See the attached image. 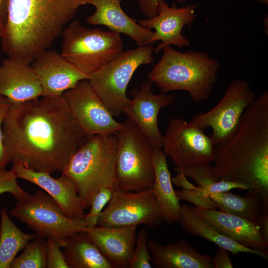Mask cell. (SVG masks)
I'll list each match as a JSON object with an SVG mask.
<instances>
[{
  "instance_id": "6da1fadb",
  "label": "cell",
  "mask_w": 268,
  "mask_h": 268,
  "mask_svg": "<svg viewBox=\"0 0 268 268\" xmlns=\"http://www.w3.org/2000/svg\"><path fill=\"white\" fill-rule=\"evenodd\" d=\"M2 133L9 162L50 174L62 172L90 136L73 119L63 96L12 104Z\"/></svg>"
},
{
  "instance_id": "7a4b0ae2",
  "label": "cell",
  "mask_w": 268,
  "mask_h": 268,
  "mask_svg": "<svg viewBox=\"0 0 268 268\" xmlns=\"http://www.w3.org/2000/svg\"><path fill=\"white\" fill-rule=\"evenodd\" d=\"M215 149L214 167L219 179L245 185L268 209L267 89L246 109L233 136Z\"/></svg>"
},
{
  "instance_id": "3957f363",
  "label": "cell",
  "mask_w": 268,
  "mask_h": 268,
  "mask_svg": "<svg viewBox=\"0 0 268 268\" xmlns=\"http://www.w3.org/2000/svg\"><path fill=\"white\" fill-rule=\"evenodd\" d=\"M88 0H8L0 38L8 58L31 64L51 46L78 8Z\"/></svg>"
},
{
  "instance_id": "277c9868",
  "label": "cell",
  "mask_w": 268,
  "mask_h": 268,
  "mask_svg": "<svg viewBox=\"0 0 268 268\" xmlns=\"http://www.w3.org/2000/svg\"><path fill=\"white\" fill-rule=\"evenodd\" d=\"M162 50L160 61L147 74L148 80L155 83L161 93L185 91L196 102L207 100L217 80L218 61L204 52L182 53L170 46Z\"/></svg>"
},
{
  "instance_id": "5b68a950",
  "label": "cell",
  "mask_w": 268,
  "mask_h": 268,
  "mask_svg": "<svg viewBox=\"0 0 268 268\" xmlns=\"http://www.w3.org/2000/svg\"><path fill=\"white\" fill-rule=\"evenodd\" d=\"M117 137L115 134L90 135L61 172L74 183L85 208L101 189H115Z\"/></svg>"
},
{
  "instance_id": "8992f818",
  "label": "cell",
  "mask_w": 268,
  "mask_h": 268,
  "mask_svg": "<svg viewBox=\"0 0 268 268\" xmlns=\"http://www.w3.org/2000/svg\"><path fill=\"white\" fill-rule=\"evenodd\" d=\"M117 137L115 190L140 192L152 189L155 173L153 147L129 118L115 133Z\"/></svg>"
},
{
  "instance_id": "52a82bcc",
  "label": "cell",
  "mask_w": 268,
  "mask_h": 268,
  "mask_svg": "<svg viewBox=\"0 0 268 268\" xmlns=\"http://www.w3.org/2000/svg\"><path fill=\"white\" fill-rule=\"evenodd\" d=\"M154 52L152 45L123 51L89 75L91 87L114 117L123 114L130 102L128 84L139 67L153 64Z\"/></svg>"
},
{
  "instance_id": "ba28073f",
  "label": "cell",
  "mask_w": 268,
  "mask_h": 268,
  "mask_svg": "<svg viewBox=\"0 0 268 268\" xmlns=\"http://www.w3.org/2000/svg\"><path fill=\"white\" fill-rule=\"evenodd\" d=\"M61 55L89 75L123 51L121 35L89 28L75 20L62 33Z\"/></svg>"
},
{
  "instance_id": "9c48e42d",
  "label": "cell",
  "mask_w": 268,
  "mask_h": 268,
  "mask_svg": "<svg viewBox=\"0 0 268 268\" xmlns=\"http://www.w3.org/2000/svg\"><path fill=\"white\" fill-rule=\"evenodd\" d=\"M9 213L33 230L36 236L51 239L61 248L65 246L68 236L87 230L84 217H67L56 202L42 190L33 195L27 193L17 200Z\"/></svg>"
},
{
  "instance_id": "30bf717a",
  "label": "cell",
  "mask_w": 268,
  "mask_h": 268,
  "mask_svg": "<svg viewBox=\"0 0 268 268\" xmlns=\"http://www.w3.org/2000/svg\"><path fill=\"white\" fill-rule=\"evenodd\" d=\"M248 82L233 80L227 85L220 101L206 112H200L190 124L204 131L212 130L211 139L215 148L227 142L235 134L246 109L256 98Z\"/></svg>"
},
{
  "instance_id": "8fae6325",
  "label": "cell",
  "mask_w": 268,
  "mask_h": 268,
  "mask_svg": "<svg viewBox=\"0 0 268 268\" xmlns=\"http://www.w3.org/2000/svg\"><path fill=\"white\" fill-rule=\"evenodd\" d=\"M163 221L152 189L140 192L115 190L100 214L97 226L121 227L143 224L153 229Z\"/></svg>"
},
{
  "instance_id": "7c38bea8",
  "label": "cell",
  "mask_w": 268,
  "mask_h": 268,
  "mask_svg": "<svg viewBox=\"0 0 268 268\" xmlns=\"http://www.w3.org/2000/svg\"><path fill=\"white\" fill-rule=\"evenodd\" d=\"M163 135L162 151L178 168L213 162L216 149L210 137L184 119H171Z\"/></svg>"
},
{
  "instance_id": "4fadbf2b",
  "label": "cell",
  "mask_w": 268,
  "mask_h": 268,
  "mask_svg": "<svg viewBox=\"0 0 268 268\" xmlns=\"http://www.w3.org/2000/svg\"><path fill=\"white\" fill-rule=\"evenodd\" d=\"M75 122L88 135L115 134L123 127L91 87L88 79L79 81L63 95Z\"/></svg>"
},
{
  "instance_id": "5bb4252c",
  "label": "cell",
  "mask_w": 268,
  "mask_h": 268,
  "mask_svg": "<svg viewBox=\"0 0 268 268\" xmlns=\"http://www.w3.org/2000/svg\"><path fill=\"white\" fill-rule=\"evenodd\" d=\"M153 84L148 80L140 89H132L130 92L132 99L123 113L139 128L153 148L162 149L163 135L158 127L159 113L161 109L174 103L175 96L169 93L154 94Z\"/></svg>"
},
{
  "instance_id": "9a60e30c",
  "label": "cell",
  "mask_w": 268,
  "mask_h": 268,
  "mask_svg": "<svg viewBox=\"0 0 268 268\" xmlns=\"http://www.w3.org/2000/svg\"><path fill=\"white\" fill-rule=\"evenodd\" d=\"M197 7L196 4H189L178 8L175 3L170 6L165 0H159V10L156 16L144 20H137L136 22L145 29L155 30L152 43L161 41L154 48L155 53L171 45L179 48L188 47L190 42L182 34V30L186 25L191 28L197 16Z\"/></svg>"
},
{
  "instance_id": "2e32d148",
  "label": "cell",
  "mask_w": 268,
  "mask_h": 268,
  "mask_svg": "<svg viewBox=\"0 0 268 268\" xmlns=\"http://www.w3.org/2000/svg\"><path fill=\"white\" fill-rule=\"evenodd\" d=\"M31 64L42 87V97L62 96L79 81L89 78V75L53 50H46Z\"/></svg>"
},
{
  "instance_id": "e0dca14e",
  "label": "cell",
  "mask_w": 268,
  "mask_h": 268,
  "mask_svg": "<svg viewBox=\"0 0 268 268\" xmlns=\"http://www.w3.org/2000/svg\"><path fill=\"white\" fill-rule=\"evenodd\" d=\"M11 169L16 178L28 181L41 188L59 205L64 214L72 219H80L85 215L86 209L71 179L62 174L58 178L50 174L37 171L20 163L13 164Z\"/></svg>"
},
{
  "instance_id": "ac0fdd59",
  "label": "cell",
  "mask_w": 268,
  "mask_h": 268,
  "mask_svg": "<svg viewBox=\"0 0 268 268\" xmlns=\"http://www.w3.org/2000/svg\"><path fill=\"white\" fill-rule=\"evenodd\" d=\"M123 0H88L95 11L86 20L93 25H103L109 31L123 34L131 38L138 46L152 45L154 32L140 26L123 10Z\"/></svg>"
},
{
  "instance_id": "d6986e66",
  "label": "cell",
  "mask_w": 268,
  "mask_h": 268,
  "mask_svg": "<svg viewBox=\"0 0 268 268\" xmlns=\"http://www.w3.org/2000/svg\"><path fill=\"white\" fill-rule=\"evenodd\" d=\"M136 227L96 226L86 232L112 268H129L136 243Z\"/></svg>"
},
{
  "instance_id": "ffe728a7",
  "label": "cell",
  "mask_w": 268,
  "mask_h": 268,
  "mask_svg": "<svg viewBox=\"0 0 268 268\" xmlns=\"http://www.w3.org/2000/svg\"><path fill=\"white\" fill-rule=\"evenodd\" d=\"M0 95L12 104L42 97L40 81L32 66L7 58L0 65Z\"/></svg>"
},
{
  "instance_id": "44dd1931",
  "label": "cell",
  "mask_w": 268,
  "mask_h": 268,
  "mask_svg": "<svg viewBox=\"0 0 268 268\" xmlns=\"http://www.w3.org/2000/svg\"><path fill=\"white\" fill-rule=\"evenodd\" d=\"M152 267L154 268H213L212 257L199 252L185 239L161 245L157 240L147 241Z\"/></svg>"
},
{
  "instance_id": "7402d4cb",
  "label": "cell",
  "mask_w": 268,
  "mask_h": 268,
  "mask_svg": "<svg viewBox=\"0 0 268 268\" xmlns=\"http://www.w3.org/2000/svg\"><path fill=\"white\" fill-rule=\"evenodd\" d=\"M197 208L203 220L219 233L246 247L268 251V248L261 238L258 223L220 210Z\"/></svg>"
},
{
  "instance_id": "603a6c76",
  "label": "cell",
  "mask_w": 268,
  "mask_h": 268,
  "mask_svg": "<svg viewBox=\"0 0 268 268\" xmlns=\"http://www.w3.org/2000/svg\"><path fill=\"white\" fill-rule=\"evenodd\" d=\"M178 222L183 230L188 234L199 236L213 242L234 255L240 253H250L268 261V251H261L246 247L219 233L203 220L196 207L180 204Z\"/></svg>"
},
{
  "instance_id": "cb8c5ba5",
  "label": "cell",
  "mask_w": 268,
  "mask_h": 268,
  "mask_svg": "<svg viewBox=\"0 0 268 268\" xmlns=\"http://www.w3.org/2000/svg\"><path fill=\"white\" fill-rule=\"evenodd\" d=\"M167 156L162 149L153 148L155 177L152 190L156 199L163 221L168 224L178 222L180 204L173 189Z\"/></svg>"
},
{
  "instance_id": "d4e9b609",
  "label": "cell",
  "mask_w": 268,
  "mask_h": 268,
  "mask_svg": "<svg viewBox=\"0 0 268 268\" xmlns=\"http://www.w3.org/2000/svg\"><path fill=\"white\" fill-rule=\"evenodd\" d=\"M86 232L66 239L63 252L68 268H112Z\"/></svg>"
},
{
  "instance_id": "484cf974",
  "label": "cell",
  "mask_w": 268,
  "mask_h": 268,
  "mask_svg": "<svg viewBox=\"0 0 268 268\" xmlns=\"http://www.w3.org/2000/svg\"><path fill=\"white\" fill-rule=\"evenodd\" d=\"M249 190L245 197L227 192L210 193L208 197L219 210L258 223L263 211V202L255 191Z\"/></svg>"
},
{
  "instance_id": "4316f807",
  "label": "cell",
  "mask_w": 268,
  "mask_h": 268,
  "mask_svg": "<svg viewBox=\"0 0 268 268\" xmlns=\"http://www.w3.org/2000/svg\"><path fill=\"white\" fill-rule=\"evenodd\" d=\"M22 231L9 218L7 209L0 211V268H10L17 253L36 236Z\"/></svg>"
},
{
  "instance_id": "83f0119b",
  "label": "cell",
  "mask_w": 268,
  "mask_h": 268,
  "mask_svg": "<svg viewBox=\"0 0 268 268\" xmlns=\"http://www.w3.org/2000/svg\"><path fill=\"white\" fill-rule=\"evenodd\" d=\"M177 169L181 170L186 177L194 180L198 184L197 189L207 197H209L210 193L228 192L233 189L249 190L244 184L220 180L215 167L210 163H200L184 169L177 168Z\"/></svg>"
},
{
  "instance_id": "f1b7e54d",
  "label": "cell",
  "mask_w": 268,
  "mask_h": 268,
  "mask_svg": "<svg viewBox=\"0 0 268 268\" xmlns=\"http://www.w3.org/2000/svg\"><path fill=\"white\" fill-rule=\"evenodd\" d=\"M46 241L36 236L16 257L10 268H47Z\"/></svg>"
},
{
  "instance_id": "f546056e",
  "label": "cell",
  "mask_w": 268,
  "mask_h": 268,
  "mask_svg": "<svg viewBox=\"0 0 268 268\" xmlns=\"http://www.w3.org/2000/svg\"><path fill=\"white\" fill-rule=\"evenodd\" d=\"M115 190L112 188H104L95 195L90 205L89 212L84 216L87 229L97 226L99 216L111 199Z\"/></svg>"
},
{
  "instance_id": "4dcf8cb0",
  "label": "cell",
  "mask_w": 268,
  "mask_h": 268,
  "mask_svg": "<svg viewBox=\"0 0 268 268\" xmlns=\"http://www.w3.org/2000/svg\"><path fill=\"white\" fill-rule=\"evenodd\" d=\"M151 257L147 241V231L141 227L136 236V243L129 268H151Z\"/></svg>"
},
{
  "instance_id": "1f68e13d",
  "label": "cell",
  "mask_w": 268,
  "mask_h": 268,
  "mask_svg": "<svg viewBox=\"0 0 268 268\" xmlns=\"http://www.w3.org/2000/svg\"><path fill=\"white\" fill-rule=\"evenodd\" d=\"M17 178L12 169L0 170V195L10 193L16 200L23 197L27 192L19 185Z\"/></svg>"
},
{
  "instance_id": "d6a6232c",
  "label": "cell",
  "mask_w": 268,
  "mask_h": 268,
  "mask_svg": "<svg viewBox=\"0 0 268 268\" xmlns=\"http://www.w3.org/2000/svg\"><path fill=\"white\" fill-rule=\"evenodd\" d=\"M61 247L54 240L46 241L47 268H68Z\"/></svg>"
},
{
  "instance_id": "836d02e7",
  "label": "cell",
  "mask_w": 268,
  "mask_h": 268,
  "mask_svg": "<svg viewBox=\"0 0 268 268\" xmlns=\"http://www.w3.org/2000/svg\"><path fill=\"white\" fill-rule=\"evenodd\" d=\"M12 105L7 98L0 95V170L5 168L9 162L3 146L2 126Z\"/></svg>"
},
{
  "instance_id": "e575fe53",
  "label": "cell",
  "mask_w": 268,
  "mask_h": 268,
  "mask_svg": "<svg viewBox=\"0 0 268 268\" xmlns=\"http://www.w3.org/2000/svg\"><path fill=\"white\" fill-rule=\"evenodd\" d=\"M211 263L213 268H232L229 251L225 249L218 247L215 252L213 257H212Z\"/></svg>"
},
{
  "instance_id": "d590c367",
  "label": "cell",
  "mask_w": 268,
  "mask_h": 268,
  "mask_svg": "<svg viewBox=\"0 0 268 268\" xmlns=\"http://www.w3.org/2000/svg\"><path fill=\"white\" fill-rule=\"evenodd\" d=\"M142 13L148 18L156 16L159 10V0H137Z\"/></svg>"
},
{
  "instance_id": "8d00e7d4",
  "label": "cell",
  "mask_w": 268,
  "mask_h": 268,
  "mask_svg": "<svg viewBox=\"0 0 268 268\" xmlns=\"http://www.w3.org/2000/svg\"><path fill=\"white\" fill-rule=\"evenodd\" d=\"M258 224L261 238L264 244L268 248V210H263Z\"/></svg>"
},
{
  "instance_id": "74e56055",
  "label": "cell",
  "mask_w": 268,
  "mask_h": 268,
  "mask_svg": "<svg viewBox=\"0 0 268 268\" xmlns=\"http://www.w3.org/2000/svg\"><path fill=\"white\" fill-rule=\"evenodd\" d=\"M8 0H0V38L4 31L7 16Z\"/></svg>"
},
{
  "instance_id": "f35d334b",
  "label": "cell",
  "mask_w": 268,
  "mask_h": 268,
  "mask_svg": "<svg viewBox=\"0 0 268 268\" xmlns=\"http://www.w3.org/2000/svg\"><path fill=\"white\" fill-rule=\"evenodd\" d=\"M254 0L261 4H264L266 6L268 5V0Z\"/></svg>"
},
{
  "instance_id": "ab89813d",
  "label": "cell",
  "mask_w": 268,
  "mask_h": 268,
  "mask_svg": "<svg viewBox=\"0 0 268 268\" xmlns=\"http://www.w3.org/2000/svg\"><path fill=\"white\" fill-rule=\"evenodd\" d=\"M175 0L177 1L178 2H184L189 0Z\"/></svg>"
}]
</instances>
